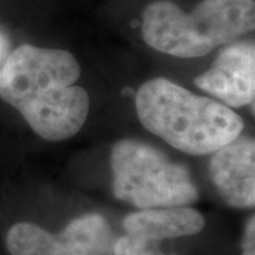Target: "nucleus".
<instances>
[{
    "mask_svg": "<svg viewBox=\"0 0 255 255\" xmlns=\"http://www.w3.org/2000/svg\"><path fill=\"white\" fill-rule=\"evenodd\" d=\"M81 67L70 51L23 44L0 68V98L14 107L40 137L77 135L90 114V95L75 85Z\"/></svg>",
    "mask_w": 255,
    "mask_h": 255,
    "instance_id": "obj_1",
    "label": "nucleus"
},
{
    "mask_svg": "<svg viewBox=\"0 0 255 255\" xmlns=\"http://www.w3.org/2000/svg\"><path fill=\"white\" fill-rule=\"evenodd\" d=\"M142 125L174 149L193 156L214 153L243 132L237 112L166 78L146 81L135 98Z\"/></svg>",
    "mask_w": 255,
    "mask_h": 255,
    "instance_id": "obj_2",
    "label": "nucleus"
},
{
    "mask_svg": "<svg viewBox=\"0 0 255 255\" xmlns=\"http://www.w3.org/2000/svg\"><path fill=\"white\" fill-rule=\"evenodd\" d=\"M254 27V0H201L190 13L172 1L159 0L143 11L142 36L156 51L197 58L246 36Z\"/></svg>",
    "mask_w": 255,
    "mask_h": 255,
    "instance_id": "obj_3",
    "label": "nucleus"
},
{
    "mask_svg": "<svg viewBox=\"0 0 255 255\" xmlns=\"http://www.w3.org/2000/svg\"><path fill=\"white\" fill-rule=\"evenodd\" d=\"M111 169L117 199L139 210L182 207L199 199L187 167L143 142L119 140L111 153Z\"/></svg>",
    "mask_w": 255,
    "mask_h": 255,
    "instance_id": "obj_4",
    "label": "nucleus"
},
{
    "mask_svg": "<svg viewBox=\"0 0 255 255\" xmlns=\"http://www.w3.org/2000/svg\"><path fill=\"white\" fill-rule=\"evenodd\" d=\"M194 84L230 108L254 105V41H240L223 48L209 70L196 77Z\"/></svg>",
    "mask_w": 255,
    "mask_h": 255,
    "instance_id": "obj_5",
    "label": "nucleus"
},
{
    "mask_svg": "<svg viewBox=\"0 0 255 255\" xmlns=\"http://www.w3.org/2000/svg\"><path fill=\"white\" fill-rule=\"evenodd\" d=\"M210 176L228 206L253 209L255 204L254 139L240 135L211 153Z\"/></svg>",
    "mask_w": 255,
    "mask_h": 255,
    "instance_id": "obj_6",
    "label": "nucleus"
},
{
    "mask_svg": "<svg viewBox=\"0 0 255 255\" xmlns=\"http://www.w3.org/2000/svg\"><path fill=\"white\" fill-rule=\"evenodd\" d=\"M204 217L190 207H163L139 210L124 220L127 234L160 244L163 240L190 237L204 228Z\"/></svg>",
    "mask_w": 255,
    "mask_h": 255,
    "instance_id": "obj_7",
    "label": "nucleus"
},
{
    "mask_svg": "<svg viewBox=\"0 0 255 255\" xmlns=\"http://www.w3.org/2000/svg\"><path fill=\"white\" fill-rule=\"evenodd\" d=\"M112 233L100 214L73 220L38 255H112Z\"/></svg>",
    "mask_w": 255,
    "mask_h": 255,
    "instance_id": "obj_8",
    "label": "nucleus"
},
{
    "mask_svg": "<svg viewBox=\"0 0 255 255\" xmlns=\"http://www.w3.org/2000/svg\"><path fill=\"white\" fill-rule=\"evenodd\" d=\"M54 234L33 223H17L6 236V247L10 255H37L43 251Z\"/></svg>",
    "mask_w": 255,
    "mask_h": 255,
    "instance_id": "obj_9",
    "label": "nucleus"
},
{
    "mask_svg": "<svg viewBox=\"0 0 255 255\" xmlns=\"http://www.w3.org/2000/svg\"><path fill=\"white\" fill-rule=\"evenodd\" d=\"M159 253L157 243L132 234L119 237L112 247V255H157Z\"/></svg>",
    "mask_w": 255,
    "mask_h": 255,
    "instance_id": "obj_10",
    "label": "nucleus"
},
{
    "mask_svg": "<svg viewBox=\"0 0 255 255\" xmlns=\"http://www.w3.org/2000/svg\"><path fill=\"white\" fill-rule=\"evenodd\" d=\"M255 255V219L254 216L247 221L244 237H243V254Z\"/></svg>",
    "mask_w": 255,
    "mask_h": 255,
    "instance_id": "obj_11",
    "label": "nucleus"
},
{
    "mask_svg": "<svg viewBox=\"0 0 255 255\" xmlns=\"http://www.w3.org/2000/svg\"><path fill=\"white\" fill-rule=\"evenodd\" d=\"M9 41L0 31V68L3 67V64L6 61V58L9 57Z\"/></svg>",
    "mask_w": 255,
    "mask_h": 255,
    "instance_id": "obj_12",
    "label": "nucleus"
},
{
    "mask_svg": "<svg viewBox=\"0 0 255 255\" xmlns=\"http://www.w3.org/2000/svg\"><path fill=\"white\" fill-rule=\"evenodd\" d=\"M157 255H169V254H163V253H159V254Z\"/></svg>",
    "mask_w": 255,
    "mask_h": 255,
    "instance_id": "obj_13",
    "label": "nucleus"
}]
</instances>
